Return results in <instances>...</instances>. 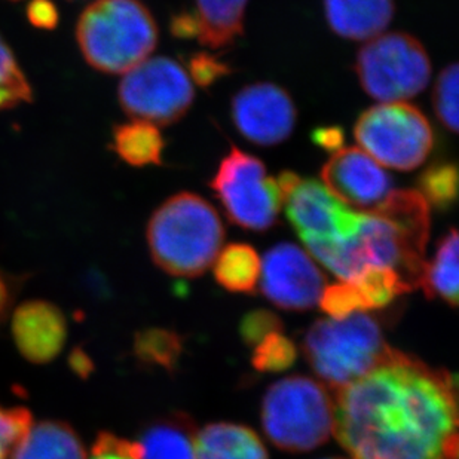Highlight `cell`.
Segmentation results:
<instances>
[{
  "mask_svg": "<svg viewBox=\"0 0 459 459\" xmlns=\"http://www.w3.org/2000/svg\"><path fill=\"white\" fill-rule=\"evenodd\" d=\"M8 459H87L78 433L61 420L31 425Z\"/></svg>",
  "mask_w": 459,
  "mask_h": 459,
  "instance_id": "cell-17",
  "label": "cell"
},
{
  "mask_svg": "<svg viewBox=\"0 0 459 459\" xmlns=\"http://www.w3.org/2000/svg\"><path fill=\"white\" fill-rule=\"evenodd\" d=\"M354 135L359 148L386 169L411 171L433 152L434 133L420 108L397 101L364 110Z\"/></svg>",
  "mask_w": 459,
  "mask_h": 459,
  "instance_id": "cell-6",
  "label": "cell"
},
{
  "mask_svg": "<svg viewBox=\"0 0 459 459\" xmlns=\"http://www.w3.org/2000/svg\"><path fill=\"white\" fill-rule=\"evenodd\" d=\"M117 99L133 119L169 126L189 112L195 91L182 65L169 56H156L126 72Z\"/></svg>",
  "mask_w": 459,
  "mask_h": 459,
  "instance_id": "cell-9",
  "label": "cell"
},
{
  "mask_svg": "<svg viewBox=\"0 0 459 459\" xmlns=\"http://www.w3.org/2000/svg\"><path fill=\"white\" fill-rule=\"evenodd\" d=\"M262 425L269 440L282 451H312L333 434V400L320 382L286 377L266 391Z\"/></svg>",
  "mask_w": 459,
  "mask_h": 459,
  "instance_id": "cell-5",
  "label": "cell"
},
{
  "mask_svg": "<svg viewBox=\"0 0 459 459\" xmlns=\"http://www.w3.org/2000/svg\"><path fill=\"white\" fill-rule=\"evenodd\" d=\"M13 282L9 281L8 275L0 273V325H4V320L8 318L11 307H13Z\"/></svg>",
  "mask_w": 459,
  "mask_h": 459,
  "instance_id": "cell-37",
  "label": "cell"
},
{
  "mask_svg": "<svg viewBox=\"0 0 459 459\" xmlns=\"http://www.w3.org/2000/svg\"><path fill=\"white\" fill-rule=\"evenodd\" d=\"M259 280L264 295L287 311L316 307L325 287V273L311 255L290 243L277 244L264 255Z\"/></svg>",
  "mask_w": 459,
  "mask_h": 459,
  "instance_id": "cell-11",
  "label": "cell"
},
{
  "mask_svg": "<svg viewBox=\"0 0 459 459\" xmlns=\"http://www.w3.org/2000/svg\"><path fill=\"white\" fill-rule=\"evenodd\" d=\"M420 194L429 205L449 210L458 196V169L452 162H437L420 174Z\"/></svg>",
  "mask_w": 459,
  "mask_h": 459,
  "instance_id": "cell-25",
  "label": "cell"
},
{
  "mask_svg": "<svg viewBox=\"0 0 459 459\" xmlns=\"http://www.w3.org/2000/svg\"><path fill=\"white\" fill-rule=\"evenodd\" d=\"M91 459H139L135 442L101 433L92 446Z\"/></svg>",
  "mask_w": 459,
  "mask_h": 459,
  "instance_id": "cell-33",
  "label": "cell"
},
{
  "mask_svg": "<svg viewBox=\"0 0 459 459\" xmlns=\"http://www.w3.org/2000/svg\"><path fill=\"white\" fill-rule=\"evenodd\" d=\"M356 72L366 94L382 103H397L424 91L431 61L420 40L394 31L373 38L359 49Z\"/></svg>",
  "mask_w": 459,
  "mask_h": 459,
  "instance_id": "cell-7",
  "label": "cell"
},
{
  "mask_svg": "<svg viewBox=\"0 0 459 459\" xmlns=\"http://www.w3.org/2000/svg\"><path fill=\"white\" fill-rule=\"evenodd\" d=\"M189 78L200 87L208 88L212 83L230 74V67L210 54H194L189 58Z\"/></svg>",
  "mask_w": 459,
  "mask_h": 459,
  "instance_id": "cell-32",
  "label": "cell"
},
{
  "mask_svg": "<svg viewBox=\"0 0 459 459\" xmlns=\"http://www.w3.org/2000/svg\"><path fill=\"white\" fill-rule=\"evenodd\" d=\"M232 121L248 142L275 146L290 137L298 121V110L284 88L273 82H257L235 94Z\"/></svg>",
  "mask_w": 459,
  "mask_h": 459,
  "instance_id": "cell-12",
  "label": "cell"
},
{
  "mask_svg": "<svg viewBox=\"0 0 459 459\" xmlns=\"http://www.w3.org/2000/svg\"><path fill=\"white\" fill-rule=\"evenodd\" d=\"M327 191L343 204L370 212L393 192V178L359 148L341 149L321 169Z\"/></svg>",
  "mask_w": 459,
  "mask_h": 459,
  "instance_id": "cell-13",
  "label": "cell"
},
{
  "mask_svg": "<svg viewBox=\"0 0 459 459\" xmlns=\"http://www.w3.org/2000/svg\"><path fill=\"white\" fill-rule=\"evenodd\" d=\"M171 31L178 38H198V22L195 13H178L171 22Z\"/></svg>",
  "mask_w": 459,
  "mask_h": 459,
  "instance_id": "cell-36",
  "label": "cell"
},
{
  "mask_svg": "<svg viewBox=\"0 0 459 459\" xmlns=\"http://www.w3.org/2000/svg\"><path fill=\"white\" fill-rule=\"evenodd\" d=\"M226 216L244 230H269L281 210V189L259 158L230 148L210 182Z\"/></svg>",
  "mask_w": 459,
  "mask_h": 459,
  "instance_id": "cell-8",
  "label": "cell"
},
{
  "mask_svg": "<svg viewBox=\"0 0 459 459\" xmlns=\"http://www.w3.org/2000/svg\"><path fill=\"white\" fill-rule=\"evenodd\" d=\"M201 44L221 49L243 35L248 0H195Z\"/></svg>",
  "mask_w": 459,
  "mask_h": 459,
  "instance_id": "cell-19",
  "label": "cell"
},
{
  "mask_svg": "<svg viewBox=\"0 0 459 459\" xmlns=\"http://www.w3.org/2000/svg\"><path fill=\"white\" fill-rule=\"evenodd\" d=\"M153 262L173 277L195 278L221 253L225 226L203 196L182 192L156 208L148 225Z\"/></svg>",
  "mask_w": 459,
  "mask_h": 459,
  "instance_id": "cell-2",
  "label": "cell"
},
{
  "mask_svg": "<svg viewBox=\"0 0 459 459\" xmlns=\"http://www.w3.org/2000/svg\"><path fill=\"white\" fill-rule=\"evenodd\" d=\"M420 287L429 299L458 305V232L451 230L438 243L431 264H425Z\"/></svg>",
  "mask_w": 459,
  "mask_h": 459,
  "instance_id": "cell-20",
  "label": "cell"
},
{
  "mask_svg": "<svg viewBox=\"0 0 459 459\" xmlns=\"http://www.w3.org/2000/svg\"><path fill=\"white\" fill-rule=\"evenodd\" d=\"M31 94L30 83L0 36V110L29 103L33 97Z\"/></svg>",
  "mask_w": 459,
  "mask_h": 459,
  "instance_id": "cell-26",
  "label": "cell"
},
{
  "mask_svg": "<svg viewBox=\"0 0 459 459\" xmlns=\"http://www.w3.org/2000/svg\"><path fill=\"white\" fill-rule=\"evenodd\" d=\"M456 379L390 348L334 393L333 434L352 459H458Z\"/></svg>",
  "mask_w": 459,
  "mask_h": 459,
  "instance_id": "cell-1",
  "label": "cell"
},
{
  "mask_svg": "<svg viewBox=\"0 0 459 459\" xmlns=\"http://www.w3.org/2000/svg\"><path fill=\"white\" fill-rule=\"evenodd\" d=\"M350 282H352L363 295L368 309L388 307L397 296L409 293V289L399 273L390 268L372 266Z\"/></svg>",
  "mask_w": 459,
  "mask_h": 459,
  "instance_id": "cell-24",
  "label": "cell"
},
{
  "mask_svg": "<svg viewBox=\"0 0 459 459\" xmlns=\"http://www.w3.org/2000/svg\"><path fill=\"white\" fill-rule=\"evenodd\" d=\"M259 255L248 244H230L214 260V277L226 290L253 293L260 278Z\"/></svg>",
  "mask_w": 459,
  "mask_h": 459,
  "instance_id": "cell-22",
  "label": "cell"
},
{
  "mask_svg": "<svg viewBox=\"0 0 459 459\" xmlns=\"http://www.w3.org/2000/svg\"><path fill=\"white\" fill-rule=\"evenodd\" d=\"M394 0H325L330 29L345 39L370 40L394 17Z\"/></svg>",
  "mask_w": 459,
  "mask_h": 459,
  "instance_id": "cell-15",
  "label": "cell"
},
{
  "mask_svg": "<svg viewBox=\"0 0 459 459\" xmlns=\"http://www.w3.org/2000/svg\"><path fill=\"white\" fill-rule=\"evenodd\" d=\"M113 149L122 160L133 167L160 165L164 139L151 122H126L113 131Z\"/></svg>",
  "mask_w": 459,
  "mask_h": 459,
  "instance_id": "cell-21",
  "label": "cell"
},
{
  "mask_svg": "<svg viewBox=\"0 0 459 459\" xmlns=\"http://www.w3.org/2000/svg\"><path fill=\"white\" fill-rule=\"evenodd\" d=\"M139 459H196V429L189 416L174 413L148 425L135 440Z\"/></svg>",
  "mask_w": 459,
  "mask_h": 459,
  "instance_id": "cell-16",
  "label": "cell"
},
{
  "mask_svg": "<svg viewBox=\"0 0 459 459\" xmlns=\"http://www.w3.org/2000/svg\"><path fill=\"white\" fill-rule=\"evenodd\" d=\"M327 459H343V458H327Z\"/></svg>",
  "mask_w": 459,
  "mask_h": 459,
  "instance_id": "cell-38",
  "label": "cell"
},
{
  "mask_svg": "<svg viewBox=\"0 0 459 459\" xmlns=\"http://www.w3.org/2000/svg\"><path fill=\"white\" fill-rule=\"evenodd\" d=\"M27 18L31 26L52 30L58 24V11L51 0H30L27 4Z\"/></svg>",
  "mask_w": 459,
  "mask_h": 459,
  "instance_id": "cell-34",
  "label": "cell"
},
{
  "mask_svg": "<svg viewBox=\"0 0 459 459\" xmlns=\"http://www.w3.org/2000/svg\"><path fill=\"white\" fill-rule=\"evenodd\" d=\"M76 39L91 67L126 74L155 49L158 26L140 0H96L79 17Z\"/></svg>",
  "mask_w": 459,
  "mask_h": 459,
  "instance_id": "cell-3",
  "label": "cell"
},
{
  "mask_svg": "<svg viewBox=\"0 0 459 459\" xmlns=\"http://www.w3.org/2000/svg\"><path fill=\"white\" fill-rule=\"evenodd\" d=\"M343 131L339 126H320L312 133V142L325 149V152L334 153L342 149Z\"/></svg>",
  "mask_w": 459,
  "mask_h": 459,
  "instance_id": "cell-35",
  "label": "cell"
},
{
  "mask_svg": "<svg viewBox=\"0 0 459 459\" xmlns=\"http://www.w3.org/2000/svg\"><path fill=\"white\" fill-rule=\"evenodd\" d=\"M33 425L30 411L26 408L0 406V459H8L13 447Z\"/></svg>",
  "mask_w": 459,
  "mask_h": 459,
  "instance_id": "cell-30",
  "label": "cell"
},
{
  "mask_svg": "<svg viewBox=\"0 0 459 459\" xmlns=\"http://www.w3.org/2000/svg\"><path fill=\"white\" fill-rule=\"evenodd\" d=\"M302 348L312 370L338 391L370 372L391 347L379 323L359 311L339 320L316 321L305 334Z\"/></svg>",
  "mask_w": 459,
  "mask_h": 459,
  "instance_id": "cell-4",
  "label": "cell"
},
{
  "mask_svg": "<svg viewBox=\"0 0 459 459\" xmlns=\"http://www.w3.org/2000/svg\"><path fill=\"white\" fill-rule=\"evenodd\" d=\"M458 65H447L434 85V112L446 130L458 131Z\"/></svg>",
  "mask_w": 459,
  "mask_h": 459,
  "instance_id": "cell-28",
  "label": "cell"
},
{
  "mask_svg": "<svg viewBox=\"0 0 459 459\" xmlns=\"http://www.w3.org/2000/svg\"><path fill=\"white\" fill-rule=\"evenodd\" d=\"M295 361V343L284 336L282 332L268 334L253 347V368L259 372H282L291 368Z\"/></svg>",
  "mask_w": 459,
  "mask_h": 459,
  "instance_id": "cell-27",
  "label": "cell"
},
{
  "mask_svg": "<svg viewBox=\"0 0 459 459\" xmlns=\"http://www.w3.org/2000/svg\"><path fill=\"white\" fill-rule=\"evenodd\" d=\"M13 342L31 363H49L67 341V320L60 307L47 300H29L13 316Z\"/></svg>",
  "mask_w": 459,
  "mask_h": 459,
  "instance_id": "cell-14",
  "label": "cell"
},
{
  "mask_svg": "<svg viewBox=\"0 0 459 459\" xmlns=\"http://www.w3.org/2000/svg\"><path fill=\"white\" fill-rule=\"evenodd\" d=\"M286 214L307 252L341 243L359 230L364 212L334 198L323 183L286 171L277 180Z\"/></svg>",
  "mask_w": 459,
  "mask_h": 459,
  "instance_id": "cell-10",
  "label": "cell"
},
{
  "mask_svg": "<svg viewBox=\"0 0 459 459\" xmlns=\"http://www.w3.org/2000/svg\"><path fill=\"white\" fill-rule=\"evenodd\" d=\"M196 459H268V452L253 429L219 422L196 433Z\"/></svg>",
  "mask_w": 459,
  "mask_h": 459,
  "instance_id": "cell-18",
  "label": "cell"
},
{
  "mask_svg": "<svg viewBox=\"0 0 459 459\" xmlns=\"http://www.w3.org/2000/svg\"><path fill=\"white\" fill-rule=\"evenodd\" d=\"M282 332L280 316L268 309H255L248 312L239 325V333L248 347H255L268 334Z\"/></svg>",
  "mask_w": 459,
  "mask_h": 459,
  "instance_id": "cell-31",
  "label": "cell"
},
{
  "mask_svg": "<svg viewBox=\"0 0 459 459\" xmlns=\"http://www.w3.org/2000/svg\"><path fill=\"white\" fill-rule=\"evenodd\" d=\"M182 351V339L171 330L148 329L135 334V357L144 364L173 370Z\"/></svg>",
  "mask_w": 459,
  "mask_h": 459,
  "instance_id": "cell-23",
  "label": "cell"
},
{
  "mask_svg": "<svg viewBox=\"0 0 459 459\" xmlns=\"http://www.w3.org/2000/svg\"><path fill=\"white\" fill-rule=\"evenodd\" d=\"M321 309L329 314L330 318H345L354 312L368 309L363 295L352 282L339 281L325 286L318 300Z\"/></svg>",
  "mask_w": 459,
  "mask_h": 459,
  "instance_id": "cell-29",
  "label": "cell"
}]
</instances>
